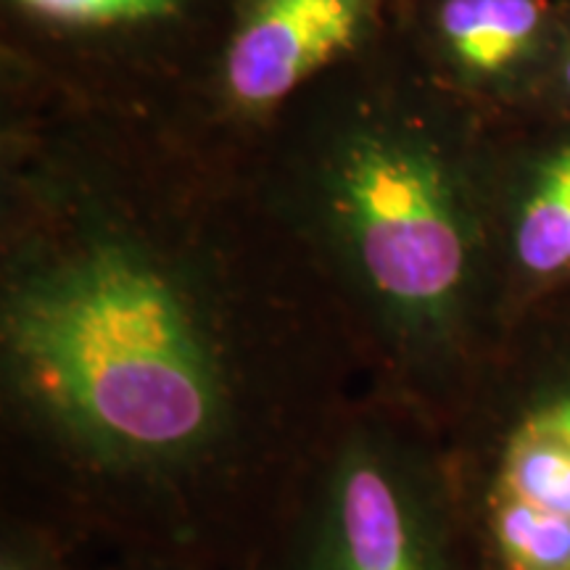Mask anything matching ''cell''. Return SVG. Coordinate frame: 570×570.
Listing matches in <instances>:
<instances>
[{
    "label": "cell",
    "instance_id": "cell-1",
    "mask_svg": "<svg viewBox=\"0 0 570 570\" xmlns=\"http://www.w3.org/2000/svg\"><path fill=\"white\" fill-rule=\"evenodd\" d=\"M13 370L82 452L122 465L188 458L223 423V386L175 288L125 248H90L13 294Z\"/></svg>",
    "mask_w": 570,
    "mask_h": 570
},
{
    "label": "cell",
    "instance_id": "cell-9",
    "mask_svg": "<svg viewBox=\"0 0 570 570\" xmlns=\"http://www.w3.org/2000/svg\"><path fill=\"white\" fill-rule=\"evenodd\" d=\"M0 570H42L38 562L32 560V554L21 552V550H6L3 552V562H0Z\"/></svg>",
    "mask_w": 570,
    "mask_h": 570
},
{
    "label": "cell",
    "instance_id": "cell-2",
    "mask_svg": "<svg viewBox=\"0 0 570 570\" xmlns=\"http://www.w3.org/2000/svg\"><path fill=\"white\" fill-rule=\"evenodd\" d=\"M458 512L468 570H570V346L475 399Z\"/></svg>",
    "mask_w": 570,
    "mask_h": 570
},
{
    "label": "cell",
    "instance_id": "cell-8",
    "mask_svg": "<svg viewBox=\"0 0 570 570\" xmlns=\"http://www.w3.org/2000/svg\"><path fill=\"white\" fill-rule=\"evenodd\" d=\"M38 13L61 21H135L173 11L175 0H21Z\"/></svg>",
    "mask_w": 570,
    "mask_h": 570
},
{
    "label": "cell",
    "instance_id": "cell-4",
    "mask_svg": "<svg viewBox=\"0 0 570 570\" xmlns=\"http://www.w3.org/2000/svg\"><path fill=\"white\" fill-rule=\"evenodd\" d=\"M298 570H468L454 489L391 439H352L327 470Z\"/></svg>",
    "mask_w": 570,
    "mask_h": 570
},
{
    "label": "cell",
    "instance_id": "cell-6",
    "mask_svg": "<svg viewBox=\"0 0 570 570\" xmlns=\"http://www.w3.org/2000/svg\"><path fill=\"white\" fill-rule=\"evenodd\" d=\"M510 262L531 285L570 281V148L531 183L510 227Z\"/></svg>",
    "mask_w": 570,
    "mask_h": 570
},
{
    "label": "cell",
    "instance_id": "cell-5",
    "mask_svg": "<svg viewBox=\"0 0 570 570\" xmlns=\"http://www.w3.org/2000/svg\"><path fill=\"white\" fill-rule=\"evenodd\" d=\"M360 30L356 0H265L227 56L240 101L273 104L336 59Z\"/></svg>",
    "mask_w": 570,
    "mask_h": 570
},
{
    "label": "cell",
    "instance_id": "cell-3",
    "mask_svg": "<svg viewBox=\"0 0 570 570\" xmlns=\"http://www.w3.org/2000/svg\"><path fill=\"white\" fill-rule=\"evenodd\" d=\"M338 219L370 291L417 327H446L475 275L479 238L444 169L394 140H365L338 173Z\"/></svg>",
    "mask_w": 570,
    "mask_h": 570
},
{
    "label": "cell",
    "instance_id": "cell-7",
    "mask_svg": "<svg viewBox=\"0 0 570 570\" xmlns=\"http://www.w3.org/2000/svg\"><path fill=\"white\" fill-rule=\"evenodd\" d=\"M537 0H446L441 32L452 53L475 71H502L537 40L541 27Z\"/></svg>",
    "mask_w": 570,
    "mask_h": 570
},
{
    "label": "cell",
    "instance_id": "cell-10",
    "mask_svg": "<svg viewBox=\"0 0 570 570\" xmlns=\"http://www.w3.org/2000/svg\"><path fill=\"white\" fill-rule=\"evenodd\" d=\"M566 82H568V90H570V59H568V67H566Z\"/></svg>",
    "mask_w": 570,
    "mask_h": 570
}]
</instances>
